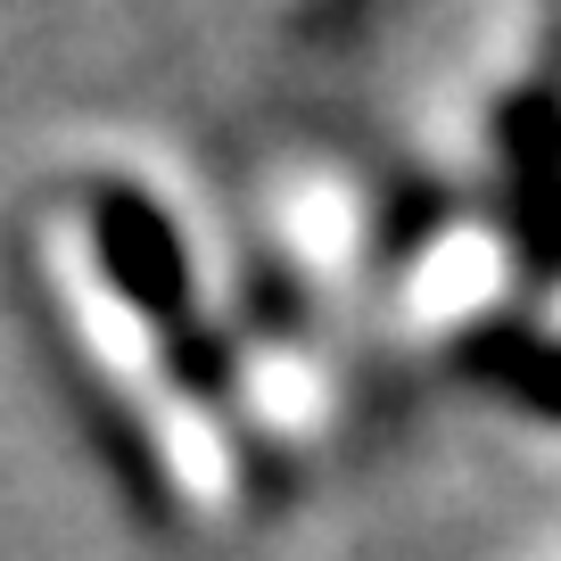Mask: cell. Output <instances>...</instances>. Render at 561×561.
Instances as JSON below:
<instances>
[{
    "label": "cell",
    "instance_id": "1",
    "mask_svg": "<svg viewBox=\"0 0 561 561\" xmlns=\"http://www.w3.org/2000/svg\"><path fill=\"white\" fill-rule=\"evenodd\" d=\"M91 224H100V264L116 273L124 298H133L140 314H158V322H182V289H191V273H182L174 224H165L140 191H100Z\"/></svg>",
    "mask_w": 561,
    "mask_h": 561
},
{
    "label": "cell",
    "instance_id": "2",
    "mask_svg": "<svg viewBox=\"0 0 561 561\" xmlns=\"http://www.w3.org/2000/svg\"><path fill=\"white\" fill-rule=\"evenodd\" d=\"M504 165H512V198H520V231L528 256L561 264V107L545 91L504 100Z\"/></svg>",
    "mask_w": 561,
    "mask_h": 561
}]
</instances>
